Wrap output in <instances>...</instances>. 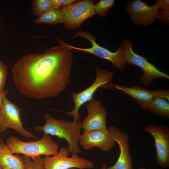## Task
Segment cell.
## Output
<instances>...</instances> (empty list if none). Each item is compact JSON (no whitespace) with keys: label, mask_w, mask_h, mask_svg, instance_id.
<instances>
[{"label":"cell","mask_w":169,"mask_h":169,"mask_svg":"<svg viewBox=\"0 0 169 169\" xmlns=\"http://www.w3.org/2000/svg\"><path fill=\"white\" fill-rule=\"evenodd\" d=\"M73 59L72 49L60 44L43 54L23 56L12 69L15 84L26 97H57L70 82Z\"/></svg>","instance_id":"6da1fadb"},{"label":"cell","mask_w":169,"mask_h":169,"mask_svg":"<svg viewBox=\"0 0 169 169\" xmlns=\"http://www.w3.org/2000/svg\"><path fill=\"white\" fill-rule=\"evenodd\" d=\"M44 117L45 124L42 126H35V130L64 139L68 144V149L70 153L80 154L81 150L79 141L81 135L82 122L79 120L75 122L74 121L56 119L48 113H45Z\"/></svg>","instance_id":"7a4b0ae2"},{"label":"cell","mask_w":169,"mask_h":169,"mask_svg":"<svg viewBox=\"0 0 169 169\" xmlns=\"http://www.w3.org/2000/svg\"><path fill=\"white\" fill-rule=\"evenodd\" d=\"M6 145L13 153L21 154L32 160L44 155L53 156L59 151V145L48 135L44 134L42 138L36 141L24 142L15 136L8 137Z\"/></svg>","instance_id":"3957f363"},{"label":"cell","mask_w":169,"mask_h":169,"mask_svg":"<svg viewBox=\"0 0 169 169\" xmlns=\"http://www.w3.org/2000/svg\"><path fill=\"white\" fill-rule=\"evenodd\" d=\"M79 37H84L88 39L91 44V47L86 48L77 47L69 44L58 38H57L59 44L65 47L91 54L110 61L113 66L123 71L125 69V63L124 58L123 49L121 45L115 52H113L99 45L96 42L95 37L88 32L79 31L72 38H74Z\"/></svg>","instance_id":"277c9868"},{"label":"cell","mask_w":169,"mask_h":169,"mask_svg":"<svg viewBox=\"0 0 169 169\" xmlns=\"http://www.w3.org/2000/svg\"><path fill=\"white\" fill-rule=\"evenodd\" d=\"M122 45L125 63L135 65L143 70V73L139 77L140 82L144 85H149L156 79L163 78L169 79V76L159 70L146 58L138 54L132 48V42L130 39H123Z\"/></svg>","instance_id":"5b68a950"},{"label":"cell","mask_w":169,"mask_h":169,"mask_svg":"<svg viewBox=\"0 0 169 169\" xmlns=\"http://www.w3.org/2000/svg\"><path fill=\"white\" fill-rule=\"evenodd\" d=\"M96 77L93 83L84 90L77 93H73L71 97L74 103V107L72 110L63 112L71 115L75 122L79 121L81 118L79 113V110L82 105L86 102L94 99L93 95L97 89L103 85L110 83L115 74L99 68L95 66Z\"/></svg>","instance_id":"8992f818"},{"label":"cell","mask_w":169,"mask_h":169,"mask_svg":"<svg viewBox=\"0 0 169 169\" xmlns=\"http://www.w3.org/2000/svg\"><path fill=\"white\" fill-rule=\"evenodd\" d=\"M92 0L77 1L61 8L63 23L67 30L79 28L83 22L95 15Z\"/></svg>","instance_id":"52a82bcc"},{"label":"cell","mask_w":169,"mask_h":169,"mask_svg":"<svg viewBox=\"0 0 169 169\" xmlns=\"http://www.w3.org/2000/svg\"><path fill=\"white\" fill-rule=\"evenodd\" d=\"M70 152L68 148L62 147L58 152L51 156L42 158L45 169H90L94 168L93 162L89 160L80 157L78 154H72L68 157Z\"/></svg>","instance_id":"ba28073f"},{"label":"cell","mask_w":169,"mask_h":169,"mask_svg":"<svg viewBox=\"0 0 169 169\" xmlns=\"http://www.w3.org/2000/svg\"><path fill=\"white\" fill-rule=\"evenodd\" d=\"M20 109L4 96L0 108V133L10 128L27 138L37 139L32 133L24 128L21 119Z\"/></svg>","instance_id":"9c48e42d"},{"label":"cell","mask_w":169,"mask_h":169,"mask_svg":"<svg viewBox=\"0 0 169 169\" xmlns=\"http://www.w3.org/2000/svg\"><path fill=\"white\" fill-rule=\"evenodd\" d=\"M101 87L116 89L124 92L130 96L142 109H144L155 98L163 97L169 100L168 89H157L153 91L138 85L127 87L111 83L102 86Z\"/></svg>","instance_id":"30bf717a"},{"label":"cell","mask_w":169,"mask_h":169,"mask_svg":"<svg viewBox=\"0 0 169 169\" xmlns=\"http://www.w3.org/2000/svg\"><path fill=\"white\" fill-rule=\"evenodd\" d=\"M144 130L153 136L156 150V161L162 168L169 166V129L165 125H148Z\"/></svg>","instance_id":"8fae6325"},{"label":"cell","mask_w":169,"mask_h":169,"mask_svg":"<svg viewBox=\"0 0 169 169\" xmlns=\"http://www.w3.org/2000/svg\"><path fill=\"white\" fill-rule=\"evenodd\" d=\"M126 10L130 14V19L134 24L147 26L152 24L159 17L160 12L157 4L149 6L140 0L131 1L125 6Z\"/></svg>","instance_id":"7c38bea8"},{"label":"cell","mask_w":169,"mask_h":169,"mask_svg":"<svg viewBox=\"0 0 169 169\" xmlns=\"http://www.w3.org/2000/svg\"><path fill=\"white\" fill-rule=\"evenodd\" d=\"M107 128L115 141L118 144L120 153L115 163L107 167V169H133L132 157L130 153L129 136L128 133L114 125L110 126Z\"/></svg>","instance_id":"4fadbf2b"},{"label":"cell","mask_w":169,"mask_h":169,"mask_svg":"<svg viewBox=\"0 0 169 169\" xmlns=\"http://www.w3.org/2000/svg\"><path fill=\"white\" fill-rule=\"evenodd\" d=\"M115 143L107 127L84 132L79 141V144L86 150L96 147L105 152L113 148Z\"/></svg>","instance_id":"5bb4252c"},{"label":"cell","mask_w":169,"mask_h":169,"mask_svg":"<svg viewBox=\"0 0 169 169\" xmlns=\"http://www.w3.org/2000/svg\"><path fill=\"white\" fill-rule=\"evenodd\" d=\"M86 107L88 114L81 125L84 132L107 127V112L100 101L94 99L86 105Z\"/></svg>","instance_id":"9a60e30c"},{"label":"cell","mask_w":169,"mask_h":169,"mask_svg":"<svg viewBox=\"0 0 169 169\" xmlns=\"http://www.w3.org/2000/svg\"><path fill=\"white\" fill-rule=\"evenodd\" d=\"M0 166L2 169H26L22 156L13 155L6 144L0 142Z\"/></svg>","instance_id":"2e32d148"},{"label":"cell","mask_w":169,"mask_h":169,"mask_svg":"<svg viewBox=\"0 0 169 169\" xmlns=\"http://www.w3.org/2000/svg\"><path fill=\"white\" fill-rule=\"evenodd\" d=\"M145 110L159 117L169 118V101L163 97L154 98Z\"/></svg>","instance_id":"e0dca14e"},{"label":"cell","mask_w":169,"mask_h":169,"mask_svg":"<svg viewBox=\"0 0 169 169\" xmlns=\"http://www.w3.org/2000/svg\"><path fill=\"white\" fill-rule=\"evenodd\" d=\"M34 23L38 24L44 23L47 24L62 23L61 8L56 9L52 7L38 16Z\"/></svg>","instance_id":"ac0fdd59"},{"label":"cell","mask_w":169,"mask_h":169,"mask_svg":"<svg viewBox=\"0 0 169 169\" xmlns=\"http://www.w3.org/2000/svg\"><path fill=\"white\" fill-rule=\"evenodd\" d=\"M50 0H33L31 9L34 15L38 16L51 8Z\"/></svg>","instance_id":"d6986e66"},{"label":"cell","mask_w":169,"mask_h":169,"mask_svg":"<svg viewBox=\"0 0 169 169\" xmlns=\"http://www.w3.org/2000/svg\"><path fill=\"white\" fill-rule=\"evenodd\" d=\"M114 0H100L94 5L95 14H98L102 17L106 16L108 11L113 6Z\"/></svg>","instance_id":"ffe728a7"},{"label":"cell","mask_w":169,"mask_h":169,"mask_svg":"<svg viewBox=\"0 0 169 169\" xmlns=\"http://www.w3.org/2000/svg\"><path fill=\"white\" fill-rule=\"evenodd\" d=\"M23 157L26 169H45L41 156L35 157L33 161L27 156L24 155Z\"/></svg>","instance_id":"44dd1931"},{"label":"cell","mask_w":169,"mask_h":169,"mask_svg":"<svg viewBox=\"0 0 169 169\" xmlns=\"http://www.w3.org/2000/svg\"><path fill=\"white\" fill-rule=\"evenodd\" d=\"M8 74L7 67L5 63L0 60V92L3 91Z\"/></svg>","instance_id":"7402d4cb"},{"label":"cell","mask_w":169,"mask_h":169,"mask_svg":"<svg viewBox=\"0 0 169 169\" xmlns=\"http://www.w3.org/2000/svg\"><path fill=\"white\" fill-rule=\"evenodd\" d=\"M155 3L158 5L159 9L162 11H169V1L168 0H155Z\"/></svg>","instance_id":"603a6c76"},{"label":"cell","mask_w":169,"mask_h":169,"mask_svg":"<svg viewBox=\"0 0 169 169\" xmlns=\"http://www.w3.org/2000/svg\"><path fill=\"white\" fill-rule=\"evenodd\" d=\"M162 23L168 25L169 23V11H161L157 18Z\"/></svg>","instance_id":"cb8c5ba5"},{"label":"cell","mask_w":169,"mask_h":169,"mask_svg":"<svg viewBox=\"0 0 169 169\" xmlns=\"http://www.w3.org/2000/svg\"><path fill=\"white\" fill-rule=\"evenodd\" d=\"M51 7L55 8L60 9L62 6L61 0H50Z\"/></svg>","instance_id":"d4e9b609"},{"label":"cell","mask_w":169,"mask_h":169,"mask_svg":"<svg viewBox=\"0 0 169 169\" xmlns=\"http://www.w3.org/2000/svg\"><path fill=\"white\" fill-rule=\"evenodd\" d=\"M8 90H3L0 92V108L1 107L3 102V98L4 96H6L8 94Z\"/></svg>","instance_id":"484cf974"},{"label":"cell","mask_w":169,"mask_h":169,"mask_svg":"<svg viewBox=\"0 0 169 169\" xmlns=\"http://www.w3.org/2000/svg\"><path fill=\"white\" fill-rule=\"evenodd\" d=\"M107 167L106 164L105 163H103L99 169H107Z\"/></svg>","instance_id":"4316f807"},{"label":"cell","mask_w":169,"mask_h":169,"mask_svg":"<svg viewBox=\"0 0 169 169\" xmlns=\"http://www.w3.org/2000/svg\"><path fill=\"white\" fill-rule=\"evenodd\" d=\"M137 169H146L145 167H140L138 168Z\"/></svg>","instance_id":"83f0119b"},{"label":"cell","mask_w":169,"mask_h":169,"mask_svg":"<svg viewBox=\"0 0 169 169\" xmlns=\"http://www.w3.org/2000/svg\"><path fill=\"white\" fill-rule=\"evenodd\" d=\"M77 169V168H70V169Z\"/></svg>","instance_id":"f1b7e54d"},{"label":"cell","mask_w":169,"mask_h":169,"mask_svg":"<svg viewBox=\"0 0 169 169\" xmlns=\"http://www.w3.org/2000/svg\"><path fill=\"white\" fill-rule=\"evenodd\" d=\"M2 142V141L1 139L0 138V142Z\"/></svg>","instance_id":"f546056e"},{"label":"cell","mask_w":169,"mask_h":169,"mask_svg":"<svg viewBox=\"0 0 169 169\" xmlns=\"http://www.w3.org/2000/svg\"><path fill=\"white\" fill-rule=\"evenodd\" d=\"M0 169H2V168L0 166Z\"/></svg>","instance_id":"4dcf8cb0"},{"label":"cell","mask_w":169,"mask_h":169,"mask_svg":"<svg viewBox=\"0 0 169 169\" xmlns=\"http://www.w3.org/2000/svg\"></svg>","instance_id":"1f68e13d"}]
</instances>
